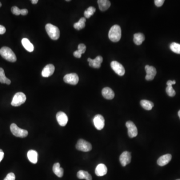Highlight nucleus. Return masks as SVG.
<instances>
[{"label": "nucleus", "instance_id": "obj_36", "mask_svg": "<svg viewBox=\"0 0 180 180\" xmlns=\"http://www.w3.org/2000/svg\"><path fill=\"white\" fill-rule=\"evenodd\" d=\"M6 31L5 27L3 26L0 25V35H3Z\"/></svg>", "mask_w": 180, "mask_h": 180}, {"label": "nucleus", "instance_id": "obj_4", "mask_svg": "<svg viewBox=\"0 0 180 180\" xmlns=\"http://www.w3.org/2000/svg\"><path fill=\"white\" fill-rule=\"evenodd\" d=\"M10 130L13 135L17 137L23 138L26 137L28 135V132L27 130L21 129L19 127H18L17 125L15 123L11 124Z\"/></svg>", "mask_w": 180, "mask_h": 180}, {"label": "nucleus", "instance_id": "obj_25", "mask_svg": "<svg viewBox=\"0 0 180 180\" xmlns=\"http://www.w3.org/2000/svg\"><path fill=\"white\" fill-rule=\"evenodd\" d=\"M77 177L79 179H86V180H92L91 175L87 171L80 170L77 173Z\"/></svg>", "mask_w": 180, "mask_h": 180}, {"label": "nucleus", "instance_id": "obj_3", "mask_svg": "<svg viewBox=\"0 0 180 180\" xmlns=\"http://www.w3.org/2000/svg\"><path fill=\"white\" fill-rule=\"evenodd\" d=\"M46 30L51 39L57 40L59 39L60 32L59 28L51 24H48L46 25Z\"/></svg>", "mask_w": 180, "mask_h": 180}, {"label": "nucleus", "instance_id": "obj_2", "mask_svg": "<svg viewBox=\"0 0 180 180\" xmlns=\"http://www.w3.org/2000/svg\"><path fill=\"white\" fill-rule=\"evenodd\" d=\"M109 38L111 41L117 42L121 38V29L119 25L112 26L109 32Z\"/></svg>", "mask_w": 180, "mask_h": 180}, {"label": "nucleus", "instance_id": "obj_7", "mask_svg": "<svg viewBox=\"0 0 180 180\" xmlns=\"http://www.w3.org/2000/svg\"><path fill=\"white\" fill-rule=\"evenodd\" d=\"M79 77L76 73L68 74L64 77V81L66 83L72 85H76L79 82Z\"/></svg>", "mask_w": 180, "mask_h": 180}, {"label": "nucleus", "instance_id": "obj_18", "mask_svg": "<svg viewBox=\"0 0 180 180\" xmlns=\"http://www.w3.org/2000/svg\"><path fill=\"white\" fill-rule=\"evenodd\" d=\"M102 94L105 99L108 100H112L115 97V93L114 91L111 89V88L109 87L104 88L102 91Z\"/></svg>", "mask_w": 180, "mask_h": 180}, {"label": "nucleus", "instance_id": "obj_14", "mask_svg": "<svg viewBox=\"0 0 180 180\" xmlns=\"http://www.w3.org/2000/svg\"><path fill=\"white\" fill-rule=\"evenodd\" d=\"M88 61L90 67L94 68H99L101 67V64L103 62V58L101 56H98L95 59L88 58Z\"/></svg>", "mask_w": 180, "mask_h": 180}, {"label": "nucleus", "instance_id": "obj_15", "mask_svg": "<svg viewBox=\"0 0 180 180\" xmlns=\"http://www.w3.org/2000/svg\"><path fill=\"white\" fill-rule=\"evenodd\" d=\"M55 68L52 64H49L46 66L42 72V75L44 77L47 78L52 76L54 73Z\"/></svg>", "mask_w": 180, "mask_h": 180}, {"label": "nucleus", "instance_id": "obj_5", "mask_svg": "<svg viewBox=\"0 0 180 180\" xmlns=\"http://www.w3.org/2000/svg\"><path fill=\"white\" fill-rule=\"evenodd\" d=\"M26 96L23 93L18 92L14 96L11 105L14 107H18L24 104L26 101Z\"/></svg>", "mask_w": 180, "mask_h": 180}, {"label": "nucleus", "instance_id": "obj_30", "mask_svg": "<svg viewBox=\"0 0 180 180\" xmlns=\"http://www.w3.org/2000/svg\"><path fill=\"white\" fill-rule=\"evenodd\" d=\"M170 49L175 53L180 54V44L173 42L170 45Z\"/></svg>", "mask_w": 180, "mask_h": 180}, {"label": "nucleus", "instance_id": "obj_19", "mask_svg": "<svg viewBox=\"0 0 180 180\" xmlns=\"http://www.w3.org/2000/svg\"><path fill=\"white\" fill-rule=\"evenodd\" d=\"M28 159L33 164H36L38 162V153L35 150H31L27 153Z\"/></svg>", "mask_w": 180, "mask_h": 180}, {"label": "nucleus", "instance_id": "obj_27", "mask_svg": "<svg viewBox=\"0 0 180 180\" xmlns=\"http://www.w3.org/2000/svg\"><path fill=\"white\" fill-rule=\"evenodd\" d=\"M0 83L7 85H10L11 83V80L6 77L4 69L2 68H0Z\"/></svg>", "mask_w": 180, "mask_h": 180}, {"label": "nucleus", "instance_id": "obj_6", "mask_svg": "<svg viewBox=\"0 0 180 180\" xmlns=\"http://www.w3.org/2000/svg\"><path fill=\"white\" fill-rule=\"evenodd\" d=\"M76 148L78 150L82 152H89L92 149V145L89 142L86 141L83 139H80L78 140Z\"/></svg>", "mask_w": 180, "mask_h": 180}, {"label": "nucleus", "instance_id": "obj_21", "mask_svg": "<svg viewBox=\"0 0 180 180\" xmlns=\"http://www.w3.org/2000/svg\"><path fill=\"white\" fill-rule=\"evenodd\" d=\"M53 171L56 176L58 177L61 178L64 175V170L60 167V163H55L53 167Z\"/></svg>", "mask_w": 180, "mask_h": 180}, {"label": "nucleus", "instance_id": "obj_1", "mask_svg": "<svg viewBox=\"0 0 180 180\" xmlns=\"http://www.w3.org/2000/svg\"><path fill=\"white\" fill-rule=\"evenodd\" d=\"M0 55L4 59L10 62H15L17 61L16 55L9 47H2L0 49Z\"/></svg>", "mask_w": 180, "mask_h": 180}, {"label": "nucleus", "instance_id": "obj_29", "mask_svg": "<svg viewBox=\"0 0 180 180\" xmlns=\"http://www.w3.org/2000/svg\"><path fill=\"white\" fill-rule=\"evenodd\" d=\"M96 12V9L93 7H90L84 12V16L86 18H90Z\"/></svg>", "mask_w": 180, "mask_h": 180}, {"label": "nucleus", "instance_id": "obj_39", "mask_svg": "<svg viewBox=\"0 0 180 180\" xmlns=\"http://www.w3.org/2000/svg\"><path fill=\"white\" fill-rule=\"evenodd\" d=\"M31 2L33 4H37L38 2V0H32V1H31Z\"/></svg>", "mask_w": 180, "mask_h": 180}, {"label": "nucleus", "instance_id": "obj_31", "mask_svg": "<svg viewBox=\"0 0 180 180\" xmlns=\"http://www.w3.org/2000/svg\"><path fill=\"white\" fill-rule=\"evenodd\" d=\"M166 91L168 96L170 97H174L176 95V92L172 87V86H168L166 89Z\"/></svg>", "mask_w": 180, "mask_h": 180}, {"label": "nucleus", "instance_id": "obj_38", "mask_svg": "<svg viewBox=\"0 0 180 180\" xmlns=\"http://www.w3.org/2000/svg\"><path fill=\"white\" fill-rule=\"evenodd\" d=\"M4 157V152H1L0 153V162L2 161V160H3V158Z\"/></svg>", "mask_w": 180, "mask_h": 180}, {"label": "nucleus", "instance_id": "obj_43", "mask_svg": "<svg viewBox=\"0 0 180 180\" xmlns=\"http://www.w3.org/2000/svg\"><path fill=\"white\" fill-rule=\"evenodd\" d=\"M67 1V2H70V0H67V1Z\"/></svg>", "mask_w": 180, "mask_h": 180}, {"label": "nucleus", "instance_id": "obj_16", "mask_svg": "<svg viewBox=\"0 0 180 180\" xmlns=\"http://www.w3.org/2000/svg\"><path fill=\"white\" fill-rule=\"evenodd\" d=\"M172 159V155L169 154L163 155L157 160V164L160 166H164L169 163Z\"/></svg>", "mask_w": 180, "mask_h": 180}, {"label": "nucleus", "instance_id": "obj_12", "mask_svg": "<svg viewBox=\"0 0 180 180\" xmlns=\"http://www.w3.org/2000/svg\"><path fill=\"white\" fill-rule=\"evenodd\" d=\"M56 118H57L58 123L62 127L65 126L68 123V116L64 112H58L56 115Z\"/></svg>", "mask_w": 180, "mask_h": 180}, {"label": "nucleus", "instance_id": "obj_10", "mask_svg": "<svg viewBox=\"0 0 180 180\" xmlns=\"http://www.w3.org/2000/svg\"><path fill=\"white\" fill-rule=\"evenodd\" d=\"M111 68L119 76H123L125 73V70L122 64L117 61H113L111 63Z\"/></svg>", "mask_w": 180, "mask_h": 180}, {"label": "nucleus", "instance_id": "obj_44", "mask_svg": "<svg viewBox=\"0 0 180 180\" xmlns=\"http://www.w3.org/2000/svg\"><path fill=\"white\" fill-rule=\"evenodd\" d=\"M180 180V179H178V180Z\"/></svg>", "mask_w": 180, "mask_h": 180}, {"label": "nucleus", "instance_id": "obj_20", "mask_svg": "<svg viewBox=\"0 0 180 180\" xmlns=\"http://www.w3.org/2000/svg\"><path fill=\"white\" fill-rule=\"evenodd\" d=\"M98 4L99 9L101 11H105L108 10L111 6V3L108 0H98Z\"/></svg>", "mask_w": 180, "mask_h": 180}, {"label": "nucleus", "instance_id": "obj_26", "mask_svg": "<svg viewBox=\"0 0 180 180\" xmlns=\"http://www.w3.org/2000/svg\"><path fill=\"white\" fill-rule=\"evenodd\" d=\"M140 104L142 107L144 108V109L150 111L153 108L154 104L152 102L148 101V100H143L140 102Z\"/></svg>", "mask_w": 180, "mask_h": 180}, {"label": "nucleus", "instance_id": "obj_34", "mask_svg": "<svg viewBox=\"0 0 180 180\" xmlns=\"http://www.w3.org/2000/svg\"><path fill=\"white\" fill-rule=\"evenodd\" d=\"M165 1L164 0H155V4L156 6L160 7H161L164 4Z\"/></svg>", "mask_w": 180, "mask_h": 180}, {"label": "nucleus", "instance_id": "obj_37", "mask_svg": "<svg viewBox=\"0 0 180 180\" xmlns=\"http://www.w3.org/2000/svg\"><path fill=\"white\" fill-rule=\"evenodd\" d=\"M175 84H176V81H175V80H174V81L169 80V81H168L167 82V86H172Z\"/></svg>", "mask_w": 180, "mask_h": 180}, {"label": "nucleus", "instance_id": "obj_24", "mask_svg": "<svg viewBox=\"0 0 180 180\" xmlns=\"http://www.w3.org/2000/svg\"><path fill=\"white\" fill-rule=\"evenodd\" d=\"M145 39V36L143 34L137 33L134 35V42L137 45H141Z\"/></svg>", "mask_w": 180, "mask_h": 180}, {"label": "nucleus", "instance_id": "obj_9", "mask_svg": "<svg viewBox=\"0 0 180 180\" xmlns=\"http://www.w3.org/2000/svg\"><path fill=\"white\" fill-rule=\"evenodd\" d=\"M94 124L98 130H101L105 126V119L103 116L98 114L95 116L93 119Z\"/></svg>", "mask_w": 180, "mask_h": 180}, {"label": "nucleus", "instance_id": "obj_23", "mask_svg": "<svg viewBox=\"0 0 180 180\" xmlns=\"http://www.w3.org/2000/svg\"><path fill=\"white\" fill-rule=\"evenodd\" d=\"M11 11L14 15H17V16L20 15L25 16V15H27L28 13V10L26 9H20L18 7H16V6H14V7H12V9H11Z\"/></svg>", "mask_w": 180, "mask_h": 180}, {"label": "nucleus", "instance_id": "obj_13", "mask_svg": "<svg viewBox=\"0 0 180 180\" xmlns=\"http://www.w3.org/2000/svg\"><path fill=\"white\" fill-rule=\"evenodd\" d=\"M131 161V153L128 151H125L120 156V163L123 167L130 164Z\"/></svg>", "mask_w": 180, "mask_h": 180}, {"label": "nucleus", "instance_id": "obj_28", "mask_svg": "<svg viewBox=\"0 0 180 180\" xmlns=\"http://www.w3.org/2000/svg\"><path fill=\"white\" fill-rule=\"evenodd\" d=\"M86 19L85 18H81L79 21L75 23L74 25V27L78 30H80L85 27V23Z\"/></svg>", "mask_w": 180, "mask_h": 180}, {"label": "nucleus", "instance_id": "obj_42", "mask_svg": "<svg viewBox=\"0 0 180 180\" xmlns=\"http://www.w3.org/2000/svg\"><path fill=\"white\" fill-rule=\"evenodd\" d=\"M2 6V4L1 3V2H0V8H1V7Z\"/></svg>", "mask_w": 180, "mask_h": 180}, {"label": "nucleus", "instance_id": "obj_32", "mask_svg": "<svg viewBox=\"0 0 180 180\" xmlns=\"http://www.w3.org/2000/svg\"><path fill=\"white\" fill-rule=\"evenodd\" d=\"M78 48V51H79L81 54L85 53V52H86V46L84 44H79Z\"/></svg>", "mask_w": 180, "mask_h": 180}, {"label": "nucleus", "instance_id": "obj_8", "mask_svg": "<svg viewBox=\"0 0 180 180\" xmlns=\"http://www.w3.org/2000/svg\"><path fill=\"white\" fill-rule=\"evenodd\" d=\"M126 127L128 128V134L130 138L136 137L138 135L137 128L135 124L132 121H128L126 124Z\"/></svg>", "mask_w": 180, "mask_h": 180}, {"label": "nucleus", "instance_id": "obj_33", "mask_svg": "<svg viewBox=\"0 0 180 180\" xmlns=\"http://www.w3.org/2000/svg\"><path fill=\"white\" fill-rule=\"evenodd\" d=\"M15 179L16 176L15 174L13 173H10L6 177L4 180H15Z\"/></svg>", "mask_w": 180, "mask_h": 180}, {"label": "nucleus", "instance_id": "obj_40", "mask_svg": "<svg viewBox=\"0 0 180 180\" xmlns=\"http://www.w3.org/2000/svg\"><path fill=\"white\" fill-rule=\"evenodd\" d=\"M178 116H179V118L180 119V110L178 112Z\"/></svg>", "mask_w": 180, "mask_h": 180}, {"label": "nucleus", "instance_id": "obj_41", "mask_svg": "<svg viewBox=\"0 0 180 180\" xmlns=\"http://www.w3.org/2000/svg\"><path fill=\"white\" fill-rule=\"evenodd\" d=\"M3 150H2V149H0V153H1V152H3Z\"/></svg>", "mask_w": 180, "mask_h": 180}, {"label": "nucleus", "instance_id": "obj_11", "mask_svg": "<svg viewBox=\"0 0 180 180\" xmlns=\"http://www.w3.org/2000/svg\"><path fill=\"white\" fill-rule=\"evenodd\" d=\"M145 70L147 73L146 76V79L148 81L153 80L157 74L156 68L153 66L146 65L145 66Z\"/></svg>", "mask_w": 180, "mask_h": 180}, {"label": "nucleus", "instance_id": "obj_35", "mask_svg": "<svg viewBox=\"0 0 180 180\" xmlns=\"http://www.w3.org/2000/svg\"><path fill=\"white\" fill-rule=\"evenodd\" d=\"M73 55L74 57H75L76 58H80L82 56L81 54L80 53V52L78 51V50L74 52Z\"/></svg>", "mask_w": 180, "mask_h": 180}, {"label": "nucleus", "instance_id": "obj_17", "mask_svg": "<svg viewBox=\"0 0 180 180\" xmlns=\"http://www.w3.org/2000/svg\"><path fill=\"white\" fill-rule=\"evenodd\" d=\"M107 168L104 164H100L96 167L95 174L97 176L101 177L107 173Z\"/></svg>", "mask_w": 180, "mask_h": 180}, {"label": "nucleus", "instance_id": "obj_22", "mask_svg": "<svg viewBox=\"0 0 180 180\" xmlns=\"http://www.w3.org/2000/svg\"><path fill=\"white\" fill-rule=\"evenodd\" d=\"M22 44L23 45V47L28 52H32L34 51V47L33 45L27 38H23L22 39Z\"/></svg>", "mask_w": 180, "mask_h": 180}]
</instances>
